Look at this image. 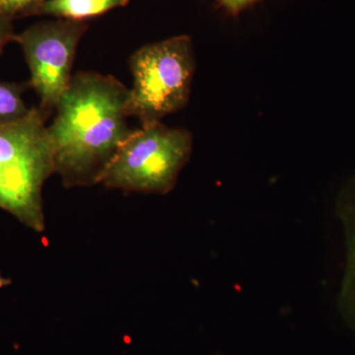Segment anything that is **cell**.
Returning a JSON list of instances; mask_svg holds the SVG:
<instances>
[{
	"label": "cell",
	"mask_w": 355,
	"mask_h": 355,
	"mask_svg": "<svg viewBox=\"0 0 355 355\" xmlns=\"http://www.w3.org/2000/svg\"><path fill=\"white\" fill-rule=\"evenodd\" d=\"M130 88L113 76H72L48 125L55 173L67 186L97 184L135 130L128 127Z\"/></svg>",
	"instance_id": "obj_1"
},
{
	"label": "cell",
	"mask_w": 355,
	"mask_h": 355,
	"mask_svg": "<svg viewBox=\"0 0 355 355\" xmlns=\"http://www.w3.org/2000/svg\"><path fill=\"white\" fill-rule=\"evenodd\" d=\"M48 114L32 108L21 120L0 123V209L37 231L44 229V184L55 173Z\"/></svg>",
	"instance_id": "obj_2"
},
{
	"label": "cell",
	"mask_w": 355,
	"mask_h": 355,
	"mask_svg": "<svg viewBox=\"0 0 355 355\" xmlns=\"http://www.w3.org/2000/svg\"><path fill=\"white\" fill-rule=\"evenodd\" d=\"M130 65L132 87L128 114L141 127L160 123L188 105L196 71L190 36L179 35L146 44L133 53Z\"/></svg>",
	"instance_id": "obj_3"
},
{
	"label": "cell",
	"mask_w": 355,
	"mask_h": 355,
	"mask_svg": "<svg viewBox=\"0 0 355 355\" xmlns=\"http://www.w3.org/2000/svg\"><path fill=\"white\" fill-rule=\"evenodd\" d=\"M193 135L186 128L160 123L141 127L130 135L99 182L118 190L167 195L190 160Z\"/></svg>",
	"instance_id": "obj_4"
},
{
	"label": "cell",
	"mask_w": 355,
	"mask_h": 355,
	"mask_svg": "<svg viewBox=\"0 0 355 355\" xmlns=\"http://www.w3.org/2000/svg\"><path fill=\"white\" fill-rule=\"evenodd\" d=\"M86 31L84 21L58 19L38 23L13 36L24 53L40 108L48 113L69 87L77 48Z\"/></svg>",
	"instance_id": "obj_5"
},
{
	"label": "cell",
	"mask_w": 355,
	"mask_h": 355,
	"mask_svg": "<svg viewBox=\"0 0 355 355\" xmlns=\"http://www.w3.org/2000/svg\"><path fill=\"white\" fill-rule=\"evenodd\" d=\"M336 214L342 224L345 247L338 309L345 323L355 331V175L343 184L336 197Z\"/></svg>",
	"instance_id": "obj_6"
},
{
	"label": "cell",
	"mask_w": 355,
	"mask_h": 355,
	"mask_svg": "<svg viewBox=\"0 0 355 355\" xmlns=\"http://www.w3.org/2000/svg\"><path fill=\"white\" fill-rule=\"evenodd\" d=\"M130 0H46L37 15H50L58 19L84 21L127 6Z\"/></svg>",
	"instance_id": "obj_7"
},
{
	"label": "cell",
	"mask_w": 355,
	"mask_h": 355,
	"mask_svg": "<svg viewBox=\"0 0 355 355\" xmlns=\"http://www.w3.org/2000/svg\"><path fill=\"white\" fill-rule=\"evenodd\" d=\"M29 112L22 98V87L0 81V123L21 120Z\"/></svg>",
	"instance_id": "obj_8"
},
{
	"label": "cell",
	"mask_w": 355,
	"mask_h": 355,
	"mask_svg": "<svg viewBox=\"0 0 355 355\" xmlns=\"http://www.w3.org/2000/svg\"><path fill=\"white\" fill-rule=\"evenodd\" d=\"M46 0H0V14L12 20L17 16L37 15Z\"/></svg>",
	"instance_id": "obj_9"
},
{
	"label": "cell",
	"mask_w": 355,
	"mask_h": 355,
	"mask_svg": "<svg viewBox=\"0 0 355 355\" xmlns=\"http://www.w3.org/2000/svg\"><path fill=\"white\" fill-rule=\"evenodd\" d=\"M217 1L225 9L226 12L232 16H238L260 0H217Z\"/></svg>",
	"instance_id": "obj_10"
},
{
	"label": "cell",
	"mask_w": 355,
	"mask_h": 355,
	"mask_svg": "<svg viewBox=\"0 0 355 355\" xmlns=\"http://www.w3.org/2000/svg\"><path fill=\"white\" fill-rule=\"evenodd\" d=\"M12 20L0 14V53L6 44L13 38Z\"/></svg>",
	"instance_id": "obj_11"
},
{
	"label": "cell",
	"mask_w": 355,
	"mask_h": 355,
	"mask_svg": "<svg viewBox=\"0 0 355 355\" xmlns=\"http://www.w3.org/2000/svg\"><path fill=\"white\" fill-rule=\"evenodd\" d=\"M217 355H219V354H217Z\"/></svg>",
	"instance_id": "obj_12"
}]
</instances>
